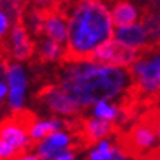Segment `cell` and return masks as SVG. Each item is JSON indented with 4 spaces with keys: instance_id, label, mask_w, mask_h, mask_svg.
<instances>
[{
    "instance_id": "7",
    "label": "cell",
    "mask_w": 160,
    "mask_h": 160,
    "mask_svg": "<svg viewBox=\"0 0 160 160\" xmlns=\"http://www.w3.org/2000/svg\"><path fill=\"white\" fill-rule=\"evenodd\" d=\"M28 137H31L29 132L25 129V126L18 121V118L15 116L13 113L0 122V138L6 140L16 150L22 148L27 144Z\"/></svg>"
},
{
    "instance_id": "14",
    "label": "cell",
    "mask_w": 160,
    "mask_h": 160,
    "mask_svg": "<svg viewBox=\"0 0 160 160\" xmlns=\"http://www.w3.org/2000/svg\"><path fill=\"white\" fill-rule=\"evenodd\" d=\"M43 141L52 147H60V148H62V147H68L69 148V144H71L69 137H66L65 134H62V132H54L52 135L46 137Z\"/></svg>"
},
{
    "instance_id": "3",
    "label": "cell",
    "mask_w": 160,
    "mask_h": 160,
    "mask_svg": "<svg viewBox=\"0 0 160 160\" xmlns=\"http://www.w3.org/2000/svg\"><path fill=\"white\" fill-rule=\"evenodd\" d=\"M160 131V106H151L128 129L116 134V147L132 160H142L153 148Z\"/></svg>"
},
{
    "instance_id": "19",
    "label": "cell",
    "mask_w": 160,
    "mask_h": 160,
    "mask_svg": "<svg viewBox=\"0 0 160 160\" xmlns=\"http://www.w3.org/2000/svg\"><path fill=\"white\" fill-rule=\"evenodd\" d=\"M107 160H128V157H126L125 154H122L121 151H119V148L116 147V150L113 151L112 157H110V159H107Z\"/></svg>"
},
{
    "instance_id": "20",
    "label": "cell",
    "mask_w": 160,
    "mask_h": 160,
    "mask_svg": "<svg viewBox=\"0 0 160 160\" xmlns=\"http://www.w3.org/2000/svg\"><path fill=\"white\" fill-rule=\"evenodd\" d=\"M53 160H73V154L71 153V151H66V153H63V154L54 157Z\"/></svg>"
},
{
    "instance_id": "5",
    "label": "cell",
    "mask_w": 160,
    "mask_h": 160,
    "mask_svg": "<svg viewBox=\"0 0 160 160\" xmlns=\"http://www.w3.org/2000/svg\"><path fill=\"white\" fill-rule=\"evenodd\" d=\"M37 97L40 100L46 102V104L53 112L65 115V116L77 115L79 112V109H81V106L73 102L59 85H53V84L41 88L38 91V94H37Z\"/></svg>"
},
{
    "instance_id": "6",
    "label": "cell",
    "mask_w": 160,
    "mask_h": 160,
    "mask_svg": "<svg viewBox=\"0 0 160 160\" xmlns=\"http://www.w3.org/2000/svg\"><path fill=\"white\" fill-rule=\"evenodd\" d=\"M5 49L10 53V56L15 60H27L29 59L35 52V44L29 40L28 29L22 22L12 25L10 31V46L9 43H2Z\"/></svg>"
},
{
    "instance_id": "11",
    "label": "cell",
    "mask_w": 160,
    "mask_h": 160,
    "mask_svg": "<svg viewBox=\"0 0 160 160\" xmlns=\"http://www.w3.org/2000/svg\"><path fill=\"white\" fill-rule=\"evenodd\" d=\"M25 8L27 0H0V9L8 15L12 25L22 22Z\"/></svg>"
},
{
    "instance_id": "2",
    "label": "cell",
    "mask_w": 160,
    "mask_h": 160,
    "mask_svg": "<svg viewBox=\"0 0 160 160\" xmlns=\"http://www.w3.org/2000/svg\"><path fill=\"white\" fill-rule=\"evenodd\" d=\"M68 65L58 85L81 107L115 98L131 82L129 72L118 66H102L91 62Z\"/></svg>"
},
{
    "instance_id": "13",
    "label": "cell",
    "mask_w": 160,
    "mask_h": 160,
    "mask_svg": "<svg viewBox=\"0 0 160 160\" xmlns=\"http://www.w3.org/2000/svg\"><path fill=\"white\" fill-rule=\"evenodd\" d=\"M94 113L97 118H102V119H107V121H116L118 118V107H113L110 104H107L106 102H98L96 109H94Z\"/></svg>"
},
{
    "instance_id": "1",
    "label": "cell",
    "mask_w": 160,
    "mask_h": 160,
    "mask_svg": "<svg viewBox=\"0 0 160 160\" xmlns=\"http://www.w3.org/2000/svg\"><path fill=\"white\" fill-rule=\"evenodd\" d=\"M60 10L68 18V41L59 59L62 63L85 62L94 50L115 35L104 0H66Z\"/></svg>"
},
{
    "instance_id": "9",
    "label": "cell",
    "mask_w": 160,
    "mask_h": 160,
    "mask_svg": "<svg viewBox=\"0 0 160 160\" xmlns=\"http://www.w3.org/2000/svg\"><path fill=\"white\" fill-rule=\"evenodd\" d=\"M112 21L115 27H126L135 24L138 19V10L131 2L126 0H115L112 3Z\"/></svg>"
},
{
    "instance_id": "15",
    "label": "cell",
    "mask_w": 160,
    "mask_h": 160,
    "mask_svg": "<svg viewBox=\"0 0 160 160\" xmlns=\"http://www.w3.org/2000/svg\"><path fill=\"white\" fill-rule=\"evenodd\" d=\"M16 153V148H15L12 144H9L6 140L0 138V160L9 159Z\"/></svg>"
},
{
    "instance_id": "4",
    "label": "cell",
    "mask_w": 160,
    "mask_h": 160,
    "mask_svg": "<svg viewBox=\"0 0 160 160\" xmlns=\"http://www.w3.org/2000/svg\"><path fill=\"white\" fill-rule=\"evenodd\" d=\"M138 56H140V49L128 46L119 40H109L97 50H94L85 62H91L102 66L125 68L135 62Z\"/></svg>"
},
{
    "instance_id": "10",
    "label": "cell",
    "mask_w": 160,
    "mask_h": 160,
    "mask_svg": "<svg viewBox=\"0 0 160 160\" xmlns=\"http://www.w3.org/2000/svg\"><path fill=\"white\" fill-rule=\"evenodd\" d=\"M37 56H38L40 62H50V60H56V59H60V56L63 54V50L60 43L54 41L53 38H41L37 44Z\"/></svg>"
},
{
    "instance_id": "12",
    "label": "cell",
    "mask_w": 160,
    "mask_h": 160,
    "mask_svg": "<svg viewBox=\"0 0 160 160\" xmlns=\"http://www.w3.org/2000/svg\"><path fill=\"white\" fill-rule=\"evenodd\" d=\"M8 81H9L10 91H22L25 90V77L21 66L10 63L8 69Z\"/></svg>"
},
{
    "instance_id": "17",
    "label": "cell",
    "mask_w": 160,
    "mask_h": 160,
    "mask_svg": "<svg viewBox=\"0 0 160 160\" xmlns=\"http://www.w3.org/2000/svg\"><path fill=\"white\" fill-rule=\"evenodd\" d=\"M10 27H12V24H10L8 15L0 9V40L5 38V35L8 34V31H9Z\"/></svg>"
},
{
    "instance_id": "8",
    "label": "cell",
    "mask_w": 160,
    "mask_h": 160,
    "mask_svg": "<svg viewBox=\"0 0 160 160\" xmlns=\"http://www.w3.org/2000/svg\"><path fill=\"white\" fill-rule=\"evenodd\" d=\"M115 38L122 43L141 49L147 46V31L142 24H132L126 27H118L115 29Z\"/></svg>"
},
{
    "instance_id": "21",
    "label": "cell",
    "mask_w": 160,
    "mask_h": 160,
    "mask_svg": "<svg viewBox=\"0 0 160 160\" xmlns=\"http://www.w3.org/2000/svg\"><path fill=\"white\" fill-rule=\"evenodd\" d=\"M159 140H160V131H159Z\"/></svg>"
},
{
    "instance_id": "16",
    "label": "cell",
    "mask_w": 160,
    "mask_h": 160,
    "mask_svg": "<svg viewBox=\"0 0 160 160\" xmlns=\"http://www.w3.org/2000/svg\"><path fill=\"white\" fill-rule=\"evenodd\" d=\"M31 2L43 9H53V8H60V5L65 0H31Z\"/></svg>"
},
{
    "instance_id": "18",
    "label": "cell",
    "mask_w": 160,
    "mask_h": 160,
    "mask_svg": "<svg viewBox=\"0 0 160 160\" xmlns=\"http://www.w3.org/2000/svg\"><path fill=\"white\" fill-rule=\"evenodd\" d=\"M88 160H106V157H104V154L97 148L96 151H91V154L88 156Z\"/></svg>"
}]
</instances>
